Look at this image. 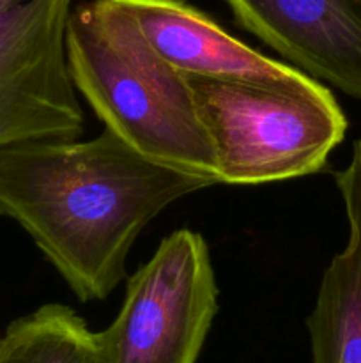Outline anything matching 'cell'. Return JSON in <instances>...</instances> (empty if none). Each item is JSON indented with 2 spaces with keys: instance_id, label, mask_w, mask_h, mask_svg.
<instances>
[{
  "instance_id": "6da1fadb",
  "label": "cell",
  "mask_w": 361,
  "mask_h": 363,
  "mask_svg": "<svg viewBox=\"0 0 361 363\" xmlns=\"http://www.w3.org/2000/svg\"><path fill=\"white\" fill-rule=\"evenodd\" d=\"M214 184L142 155L108 128L88 140L0 149V216L30 236L81 303L119 287L134 241L159 213Z\"/></svg>"
},
{
  "instance_id": "7a4b0ae2",
  "label": "cell",
  "mask_w": 361,
  "mask_h": 363,
  "mask_svg": "<svg viewBox=\"0 0 361 363\" xmlns=\"http://www.w3.org/2000/svg\"><path fill=\"white\" fill-rule=\"evenodd\" d=\"M74 89L110 131L156 162L219 184L188 77L145 39L122 0H88L66 25Z\"/></svg>"
},
{
  "instance_id": "3957f363",
  "label": "cell",
  "mask_w": 361,
  "mask_h": 363,
  "mask_svg": "<svg viewBox=\"0 0 361 363\" xmlns=\"http://www.w3.org/2000/svg\"><path fill=\"white\" fill-rule=\"evenodd\" d=\"M219 184L258 186L314 176L347 135L331 89L265 87L186 74Z\"/></svg>"
},
{
  "instance_id": "277c9868",
  "label": "cell",
  "mask_w": 361,
  "mask_h": 363,
  "mask_svg": "<svg viewBox=\"0 0 361 363\" xmlns=\"http://www.w3.org/2000/svg\"><path fill=\"white\" fill-rule=\"evenodd\" d=\"M218 314L207 241L177 229L126 279L115 319L98 332L105 363H197Z\"/></svg>"
},
{
  "instance_id": "5b68a950",
  "label": "cell",
  "mask_w": 361,
  "mask_h": 363,
  "mask_svg": "<svg viewBox=\"0 0 361 363\" xmlns=\"http://www.w3.org/2000/svg\"><path fill=\"white\" fill-rule=\"evenodd\" d=\"M73 2L27 0L0 21V149L84 133L66 59Z\"/></svg>"
},
{
  "instance_id": "8992f818",
  "label": "cell",
  "mask_w": 361,
  "mask_h": 363,
  "mask_svg": "<svg viewBox=\"0 0 361 363\" xmlns=\"http://www.w3.org/2000/svg\"><path fill=\"white\" fill-rule=\"evenodd\" d=\"M237 23L303 73L361 99V0H225Z\"/></svg>"
},
{
  "instance_id": "52a82bcc",
  "label": "cell",
  "mask_w": 361,
  "mask_h": 363,
  "mask_svg": "<svg viewBox=\"0 0 361 363\" xmlns=\"http://www.w3.org/2000/svg\"><path fill=\"white\" fill-rule=\"evenodd\" d=\"M122 2L149 45L184 74L265 87L301 89L317 82L297 67L248 46L186 0Z\"/></svg>"
},
{
  "instance_id": "ba28073f",
  "label": "cell",
  "mask_w": 361,
  "mask_h": 363,
  "mask_svg": "<svg viewBox=\"0 0 361 363\" xmlns=\"http://www.w3.org/2000/svg\"><path fill=\"white\" fill-rule=\"evenodd\" d=\"M335 184L347 218V243L326 266L306 318L311 363H361V138L353 142Z\"/></svg>"
},
{
  "instance_id": "9c48e42d",
  "label": "cell",
  "mask_w": 361,
  "mask_h": 363,
  "mask_svg": "<svg viewBox=\"0 0 361 363\" xmlns=\"http://www.w3.org/2000/svg\"><path fill=\"white\" fill-rule=\"evenodd\" d=\"M0 363H105L98 333L62 303H46L9 323Z\"/></svg>"
},
{
  "instance_id": "30bf717a",
  "label": "cell",
  "mask_w": 361,
  "mask_h": 363,
  "mask_svg": "<svg viewBox=\"0 0 361 363\" xmlns=\"http://www.w3.org/2000/svg\"><path fill=\"white\" fill-rule=\"evenodd\" d=\"M25 2H27V0H0V21Z\"/></svg>"
}]
</instances>
